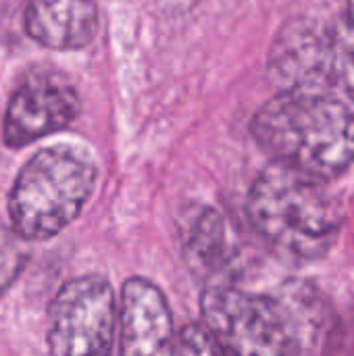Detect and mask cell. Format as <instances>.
Returning <instances> with one entry per match:
<instances>
[{
	"instance_id": "cell-4",
	"label": "cell",
	"mask_w": 354,
	"mask_h": 356,
	"mask_svg": "<svg viewBox=\"0 0 354 356\" xmlns=\"http://www.w3.org/2000/svg\"><path fill=\"white\" fill-rule=\"evenodd\" d=\"M96 175L94 161L75 146L56 144L35 152L10 188V225L27 242L54 238L79 217Z\"/></svg>"
},
{
	"instance_id": "cell-12",
	"label": "cell",
	"mask_w": 354,
	"mask_h": 356,
	"mask_svg": "<svg viewBox=\"0 0 354 356\" xmlns=\"http://www.w3.org/2000/svg\"><path fill=\"white\" fill-rule=\"evenodd\" d=\"M29 261L27 240L0 219V298L15 286Z\"/></svg>"
},
{
	"instance_id": "cell-11",
	"label": "cell",
	"mask_w": 354,
	"mask_h": 356,
	"mask_svg": "<svg viewBox=\"0 0 354 356\" xmlns=\"http://www.w3.org/2000/svg\"><path fill=\"white\" fill-rule=\"evenodd\" d=\"M330 71L332 83L354 100V4L330 31Z\"/></svg>"
},
{
	"instance_id": "cell-13",
	"label": "cell",
	"mask_w": 354,
	"mask_h": 356,
	"mask_svg": "<svg viewBox=\"0 0 354 356\" xmlns=\"http://www.w3.org/2000/svg\"><path fill=\"white\" fill-rule=\"evenodd\" d=\"M173 355H225L219 342L215 340L213 332L202 325H188L179 332V336L171 342Z\"/></svg>"
},
{
	"instance_id": "cell-7",
	"label": "cell",
	"mask_w": 354,
	"mask_h": 356,
	"mask_svg": "<svg viewBox=\"0 0 354 356\" xmlns=\"http://www.w3.org/2000/svg\"><path fill=\"white\" fill-rule=\"evenodd\" d=\"M267 67L282 90H323L332 83L330 31L315 21H288L273 40Z\"/></svg>"
},
{
	"instance_id": "cell-3",
	"label": "cell",
	"mask_w": 354,
	"mask_h": 356,
	"mask_svg": "<svg viewBox=\"0 0 354 356\" xmlns=\"http://www.w3.org/2000/svg\"><path fill=\"white\" fill-rule=\"evenodd\" d=\"M246 211L259 238L294 263L323 259L344 221L340 202L323 181L275 163L255 179Z\"/></svg>"
},
{
	"instance_id": "cell-10",
	"label": "cell",
	"mask_w": 354,
	"mask_h": 356,
	"mask_svg": "<svg viewBox=\"0 0 354 356\" xmlns=\"http://www.w3.org/2000/svg\"><path fill=\"white\" fill-rule=\"evenodd\" d=\"M188 263L202 271L207 280L230 277L234 263V248L227 238V227L221 215L213 209H202L186 232Z\"/></svg>"
},
{
	"instance_id": "cell-1",
	"label": "cell",
	"mask_w": 354,
	"mask_h": 356,
	"mask_svg": "<svg viewBox=\"0 0 354 356\" xmlns=\"http://www.w3.org/2000/svg\"><path fill=\"white\" fill-rule=\"evenodd\" d=\"M202 319L225 355H303L319 348L328 309L305 282L252 294L230 277L207 280Z\"/></svg>"
},
{
	"instance_id": "cell-2",
	"label": "cell",
	"mask_w": 354,
	"mask_h": 356,
	"mask_svg": "<svg viewBox=\"0 0 354 356\" xmlns=\"http://www.w3.org/2000/svg\"><path fill=\"white\" fill-rule=\"evenodd\" d=\"M250 134L275 165L319 181L354 163L353 111L325 90H282L257 111Z\"/></svg>"
},
{
	"instance_id": "cell-9",
	"label": "cell",
	"mask_w": 354,
	"mask_h": 356,
	"mask_svg": "<svg viewBox=\"0 0 354 356\" xmlns=\"http://www.w3.org/2000/svg\"><path fill=\"white\" fill-rule=\"evenodd\" d=\"M25 33L50 50H79L98 29L96 0H25Z\"/></svg>"
},
{
	"instance_id": "cell-8",
	"label": "cell",
	"mask_w": 354,
	"mask_h": 356,
	"mask_svg": "<svg viewBox=\"0 0 354 356\" xmlns=\"http://www.w3.org/2000/svg\"><path fill=\"white\" fill-rule=\"evenodd\" d=\"M171 342V311L163 292L148 280H127L119 307V353L165 355Z\"/></svg>"
},
{
	"instance_id": "cell-6",
	"label": "cell",
	"mask_w": 354,
	"mask_h": 356,
	"mask_svg": "<svg viewBox=\"0 0 354 356\" xmlns=\"http://www.w3.org/2000/svg\"><path fill=\"white\" fill-rule=\"evenodd\" d=\"M79 113V94L58 73H31L10 94L2 136L8 148H23L73 123Z\"/></svg>"
},
{
	"instance_id": "cell-5",
	"label": "cell",
	"mask_w": 354,
	"mask_h": 356,
	"mask_svg": "<svg viewBox=\"0 0 354 356\" xmlns=\"http://www.w3.org/2000/svg\"><path fill=\"white\" fill-rule=\"evenodd\" d=\"M117 302L98 275L67 282L50 305L48 350L52 355H108L117 334Z\"/></svg>"
}]
</instances>
